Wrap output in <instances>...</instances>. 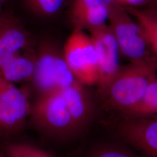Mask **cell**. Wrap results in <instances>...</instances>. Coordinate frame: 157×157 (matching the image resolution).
<instances>
[{
	"label": "cell",
	"instance_id": "cell-21",
	"mask_svg": "<svg viewBox=\"0 0 157 157\" xmlns=\"http://www.w3.org/2000/svg\"><path fill=\"white\" fill-rule=\"evenodd\" d=\"M112 1H113L114 2H115V3H118L120 0H112Z\"/></svg>",
	"mask_w": 157,
	"mask_h": 157
},
{
	"label": "cell",
	"instance_id": "cell-4",
	"mask_svg": "<svg viewBox=\"0 0 157 157\" xmlns=\"http://www.w3.org/2000/svg\"><path fill=\"white\" fill-rule=\"evenodd\" d=\"M63 57L76 80L84 86L98 83V56L90 36L75 29L67 40Z\"/></svg>",
	"mask_w": 157,
	"mask_h": 157
},
{
	"label": "cell",
	"instance_id": "cell-18",
	"mask_svg": "<svg viewBox=\"0 0 157 157\" xmlns=\"http://www.w3.org/2000/svg\"><path fill=\"white\" fill-rule=\"evenodd\" d=\"M0 157H6L5 152L3 150V149L1 148V146H0Z\"/></svg>",
	"mask_w": 157,
	"mask_h": 157
},
{
	"label": "cell",
	"instance_id": "cell-2",
	"mask_svg": "<svg viewBox=\"0 0 157 157\" xmlns=\"http://www.w3.org/2000/svg\"><path fill=\"white\" fill-rule=\"evenodd\" d=\"M34 126L54 139H67L78 134L60 90L40 94L31 108Z\"/></svg>",
	"mask_w": 157,
	"mask_h": 157
},
{
	"label": "cell",
	"instance_id": "cell-14",
	"mask_svg": "<svg viewBox=\"0 0 157 157\" xmlns=\"http://www.w3.org/2000/svg\"><path fill=\"white\" fill-rule=\"evenodd\" d=\"M0 146L6 157H52L36 146L16 140L0 141Z\"/></svg>",
	"mask_w": 157,
	"mask_h": 157
},
{
	"label": "cell",
	"instance_id": "cell-1",
	"mask_svg": "<svg viewBox=\"0 0 157 157\" xmlns=\"http://www.w3.org/2000/svg\"><path fill=\"white\" fill-rule=\"evenodd\" d=\"M157 57L152 56L121 67L107 88L99 94L108 108L121 115L136 105L157 76Z\"/></svg>",
	"mask_w": 157,
	"mask_h": 157
},
{
	"label": "cell",
	"instance_id": "cell-8",
	"mask_svg": "<svg viewBox=\"0 0 157 157\" xmlns=\"http://www.w3.org/2000/svg\"><path fill=\"white\" fill-rule=\"evenodd\" d=\"M84 86L76 81L60 90L78 134L88 127L94 115L93 101Z\"/></svg>",
	"mask_w": 157,
	"mask_h": 157
},
{
	"label": "cell",
	"instance_id": "cell-11",
	"mask_svg": "<svg viewBox=\"0 0 157 157\" xmlns=\"http://www.w3.org/2000/svg\"><path fill=\"white\" fill-rule=\"evenodd\" d=\"M140 27L153 55L157 57V7H124Z\"/></svg>",
	"mask_w": 157,
	"mask_h": 157
},
{
	"label": "cell",
	"instance_id": "cell-19",
	"mask_svg": "<svg viewBox=\"0 0 157 157\" xmlns=\"http://www.w3.org/2000/svg\"><path fill=\"white\" fill-rule=\"evenodd\" d=\"M3 2H4V0H0V16L2 15L1 10H2V5H3Z\"/></svg>",
	"mask_w": 157,
	"mask_h": 157
},
{
	"label": "cell",
	"instance_id": "cell-5",
	"mask_svg": "<svg viewBox=\"0 0 157 157\" xmlns=\"http://www.w3.org/2000/svg\"><path fill=\"white\" fill-rule=\"evenodd\" d=\"M32 78L40 94L62 90L77 81L63 56L50 50L40 55Z\"/></svg>",
	"mask_w": 157,
	"mask_h": 157
},
{
	"label": "cell",
	"instance_id": "cell-12",
	"mask_svg": "<svg viewBox=\"0 0 157 157\" xmlns=\"http://www.w3.org/2000/svg\"><path fill=\"white\" fill-rule=\"evenodd\" d=\"M35 63L30 58L17 55L1 67L0 76L11 83H19L32 78Z\"/></svg>",
	"mask_w": 157,
	"mask_h": 157
},
{
	"label": "cell",
	"instance_id": "cell-7",
	"mask_svg": "<svg viewBox=\"0 0 157 157\" xmlns=\"http://www.w3.org/2000/svg\"><path fill=\"white\" fill-rule=\"evenodd\" d=\"M98 56V93L107 88L121 69V52L118 43L109 26L89 31Z\"/></svg>",
	"mask_w": 157,
	"mask_h": 157
},
{
	"label": "cell",
	"instance_id": "cell-10",
	"mask_svg": "<svg viewBox=\"0 0 157 157\" xmlns=\"http://www.w3.org/2000/svg\"><path fill=\"white\" fill-rule=\"evenodd\" d=\"M27 43L25 33L12 17L0 16V69Z\"/></svg>",
	"mask_w": 157,
	"mask_h": 157
},
{
	"label": "cell",
	"instance_id": "cell-9",
	"mask_svg": "<svg viewBox=\"0 0 157 157\" xmlns=\"http://www.w3.org/2000/svg\"><path fill=\"white\" fill-rule=\"evenodd\" d=\"M71 17L76 29L90 31L107 25L108 9L105 0H73Z\"/></svg>",
	"mask_w": 157,
	"mask_h": 157
},
{
	"label": "cell",
	"instance_id": "cell-20",
	"mask_svg": "<svg viewBox=\"0 0 157 157\" xmlns=\"http://www.w3.org/2000/svg\"><path fill=\"white\" fill-rule=\"evenodd\" d=\"M152 5H154V6H155L157 7V0H155L154 2L152 4Z\"/></svg>",
	"mask_w": 157,
	"mask_h": 157
},
{
	"label": "cell",
	"instance_id": "cell-13",
	"mask_svg": "<svg viewBox=\"0 0 157 157\" xmlns=\"http://www.w3.org/2000/svg\"><path fill=\"white\" fill-rule=\"evenodd\" d=\"M157 77L150 82L140 102L122 116L135 118L157 117Z\"/></svg>",
	"mask_w": 157,
	"mask_h": 157
},
{
	"label": "cell",
	"instance_id": "cell-3",
	"mask_svg": "<svg viewBox=\"0 0 157 157\" xmlns=\"http://www.w3.org/2000/svg\"><path fill=\"white\" fill-rule=\"evenodd\" d=\"M107 3L109 26L121 55L130 62H139L153 56L150 54V47L140 27L125 8L112 0Z\"/></svg>",
	"mask_w": 157,
	"mask_h": 157
},
{
	"label": "cell",
	"instance_id": "cell-17",
	"mask_svg": "<svg viewBox=\"0 0 157 157\" xmlns=\"http://www.w3.org/2000/svg\"><path fill=\"white\" fill-rule=\"evenodd\" d=\"M155 0H120L118 4L124 7L141 8L151 5Z\"/></svg>",
	"mask_w": 157,
	"mask_h": 157
},
{
	"label": "cell",
	"instance_id": "cell-15",
	"mask_svg": "<svg viewBox=\"0 0 157 157\" xmlns=\"http://www.w3.org/2000/svg\"><path fill=\"white\" fill-rule=\"evenodd\" d=\"M26 1L34 12L42 16L49 17L61 10L65 0H26Z\"/></svg>",
	"mask_w": 157,
	"mask_h": 157
},
{
	"label": "cell",
	"instance_id": "cell-6",
	"mask_svg": "<svg viewBox=\"0 0 157 157\" xmlns=\"http://www.w3.org/2000/svg\"><path fill=\"white\" fill-rule=\"evenodd\" d=\"M119 137L142 157H157V117L122 116L116 126Z\"/></svg>",
	"mask_w": 157,
	"mask_h": 157
},
{
	"label": "cell",
	"instance_id": "cell-16",
	"mask_svg": "<svg viewBox=\"0 0 157 157\" xmlns=\"http://www.w3.org/2000/svg\"><path fill=\"white\" fill-rule=\"evenodd\" d=\"M90 157H142L137 153L121 147H109L100 150Z\"/></svg>",
	"mask_w": 157,
	"mask_h": 157
}]
</instances>
